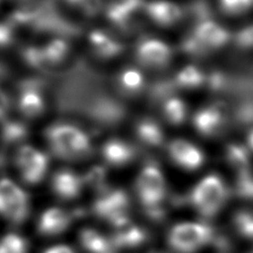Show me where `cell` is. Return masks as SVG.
<instances>
[{"label": "cell", "mask_w": 253, "mask_h": 253, "mask_svg": "<svg viewBox=\"0 0 253 253\" xmlns=\"http://www.w3.org/2000/svg\"><path fill=\"white\" fill-rule=\"evenodd\" d=\"M46 136L55 155L65 160L82 159L91 152V143L84 130L68 124H57L47 129Z\"/></svg>", "instance_id": "6da1fadb"}, {"label": "cell", "mask_w": 253, "mask_h": 253, "mask_svg": "<svg viewBox=\"0 0 253 253\" xmlns=\"http://www.w3.org/2000/svg\"><path fill=\"white\" fill-rule=\"evenodd\" d=\"M136 193L139 202L152 216H162L167 182L162 171L156 165L147 164L142 169L136 180Z\"/></svg>", "instance_id": "7a4b0ae2"}, {"label": "cell", "mask_w": 253, "mask_h": 253, "mask_svg": "<svg viewBox=\"0 0 253 253\" xmlns=\"http://www.w3.org/2000/svg\"><path fill=\"white\" fill-rule=\"evenodd\" d=\"M228 198L223 181L215 174L203 177L191 192V203L201 215L212 217L220 212Z\"/></svg>", "instance_id": "3957f363"}, {"label": "cell", "mask_w": 253, "mask_h": 253, "mask_svg": "<svg viewBox=\"0 0 253 253\" xmlns=\"http://www.w3.org/2000/svg\"><path fill=\"white\" fill-rule=\"evenodd\" d=\"M215 240L211 226L195 222H184L174 225L169 232V247L177 253H195Z\"/></svg>", "instance_id": "277c9868"}, {"label": "cell", "mask_w": 253, "mask_h": 253, "mask_svg": "<svg viewBox=\"0 0 253 253\" xmlns=\"http://www.w3.org/2000/svg\"><path fill=\"white\" fill-rule=\"evenodd\" d=\"M29 198L21 187L10 178L0 180V216L19 224L29 214Z\"/></svg>", "instance_id": "5b68a950"}, {"label": "cell", "mask_w": 253, "mask_h": 253, "mask_svg": "<svg viewBox=\"0 0 253 253\" xmlns=\"http://www.w3.org/2000/svg\"><path fill=\"white\" fill-rule=\"evenodd\" d=\"M128 209V196L122 190L105 191L94 203L96 214L111 222L116 228L129 223Z\"/></svg>", "instance_id": "8992f818"}, {"label": "cell", "mask_w": 253, "mask_h": 253, "mask_svg": "<svg viewBox=\"0 0 253 253\" xmlns=\"http://www.w3.org/2000/svg\"><path fill=\"white\" fill-rule=\"evenodd\" d=\"M16 162L21 176L28 184L41 183L47 173V155L32 146H21L17 152Z\"/></svg>", "instance_id": "52a82bcc"}, {"label": "cell", "mask_w": 253, "mask_h": 253, "mask_svg": "<svg viewBox=\"0 0 253 253\" xmlns=\"http://www.w3.org/2000/svg\"><path fill=\"white\" fill-rule=\"evenodd\" d=\"M138 62L146 67L162 68L171 62L172 50L167 43L159 39H146L137 46Z\"/></svg>", "instance_id": "ba28073f"}, {"label": "cell", "mask_w": 253, "mask_h": 253, "mask_svg": "<svg viewBox=\"0 0 253 253\" xmlns=\"http://www.w3.org/2000/svg\"><path fill=\"white\" fill-rule=\"evenodd\" d=\"M169 154L174 163L189 171L199 169L204 162V155L200 148L185 139H174L169 146Z\"/></svg>", "instance_id": "9c48e42d"}, {"label": "cell", "mask_w": 253, "mask_h": 253, "mask_svg": "<svg viewBox=\"0 0 253 253\" xmlns=\"http://www.w3.org/2000/svg\"><path fill=\"white\" fill-rule=\"evenodd\" d=\"M42 86V82L35 80L21 83L19 108L27 117H36L43 111L45 104L41 93Z\"/></svg>", "instance_id": "30bf717a"}, {"label": "cell", "mask_w": 253, "mask_h": 253, "mask_svg": "<svg viewBox=\"0 0 253 253\" xmlns=\"http://www.w3.org/2000/svg\"><path fill=\"white\" fill-rule=\"evenodd\" d=\"M51 187L56 195L64 200H73L82 193L84 178L69 169H62L55 174Z\"/></svg>", "instance_id": "8fae6325"}, {"label": "cell", "mask_w": 253, "mask_h": 253, "mask_svg": "<svg viewBox=\"0 0 253 253\" xmlns=\"http://www.w3.org/2000/svg\"><path fill=\"white\" fill-rule=\"evenodd\" d=\"M196 38L209 48H220L230 41V33L214 20L200 21L194 28Z\"/></svg>", "instance_id": "7c38bea8"}, {"label": "cell", "mask_w": 253, "mask_h": 253, "mask_svg": "<svg viewBox=\"0 0 253 253\" xmlns=\"http://www.w3.org/2000/svg\"><path fill=\"white\" fill-rule=\"evenodd\" d=\"M144 10L156 24L161 26H172L183 17L182 8L167 0H155L145 3Z\"/></svg>", "instance_id": "4fadbf2b"}, {"label": "cell", "mask_w": 253, "mask_h": 253, "mask_svg": "<svg viewBox=\"0 0 253 253\" xmlns=\"http://www.w3.org/2000/svg\"><path fill=\"white\" fill-rule=\"evenodd\" d=\"M71 224L72 216L68 212L51 208L42 213L38 221V230L43 235H57L66 231Z\"/></svg>", "instance_id": "5bb4252c"}, {"label": "cell", "mask_w": 253, "mask_h": 253, "mask_svg": "<svg viewBox=\"0 0 253 253\" xmlns=\"http://www.w3.org/2000/svg\"><path fill=\"white\" fill-rule=\"evenodd\" d=\"M195 129L204 136H213L220 133L225 125L224 116L216 107L209 106L200 110L194 115Z\"/></svg>", "instance_id": "9a60e30c"}, {"label": "cell", "mask_w": 253, "mask_h": 253, "mask_svg": "<svg viewBox=\"0 0 253 253\" xmlns=\"http://www.w3.org/2000/svg\"><path fill=\"white\" fill-rule=\"evenodd\" d=\"M102 154L106 162L113 167H123L134 160L135 148L121 139H111L103 145Z\"/></svg>", "instance_id": "2e32d148"}, {"label": "cell", "mask_w": 253, "mask_h": 253, "mask_svg": "<svg viewBox=\"0 0 253 253\" xmlns=\"http://www.w3.org/2000/svg\"><path fill=\"white\" fill-rule=\"evenodd\" d=\"M88 39L95 53L103 58H112L124 50V46L121 42H116L110 35L100 30L91 32Z\"/></svg>", "instance_id": "e0dca14e"}, {"label": "cell", "mask_w": 253, "mask_h": 253, "mask_svg": "<svg viewBox=\"0 0 253 253\" xmlns=\"http://www.w3.org/2000/svg\"><path fill=\"white\" fill-rule=\"evenodd\" d=\"M81 243L89 253H113L114 244L98 231L86 229L81 233Z\"/></svg>", "instance_id": "ac0fdd59"}, {"label": "cell", "mask_w": 253, "mask_h": 253, "mask_svg": "<svg viewBox=\"0 0 253 253\" xmlns=\"http://www.w3.org/2000/svg\"><path fill=\"white\" fill-rule=\"evenodd\" d=\"M136 134L141 141L148 146L158 147L164 142V133L161 126L153 120L145 119L136 125Z\"/></svg>", "instance_id": "d6986e66"}, {"label": "cell", "mask_w": 253, "mask_h": 253, "mask_svg": "<svg viewBox=\"0 0 253 253\" xmlns=\"http://www.w3.org/2000/svg\"><path fill=\"white\" fill-rule=\"evenodd\" d=\"M115 233L113 239V244L117 247H137L146 240V233L138 226L127 223Z\"/></svg>", "instance_id": "ffe728a7"}, {"label": "cell", "mask_w": 253, "mask_h": 253, "mask_svg": "<svg viewBox=\"0 0 253 253\" xmlns=\"http://www.w3.org/2000/svg\"><path fill=\"white\" fill-rule=\"evenodd\" d=\"M225 156L226 161L238 174L252 171L250 152L247 147L240 144H230L225 150Z\"/></svg>", "instance_id": "44dd1931"}, {"label": "cell", "mask_w": 253, "mask_h": 253, "mask_svg": "<svg viewBox=\"0 0 253 253\" xmlns=\"http://www.w3.org/2000/svg\"><path fill=\"white\" fill-rule=\"evenodd\" d=\"M106 15L107 18L116 27L124 30V32H129V30L134 29L135 26H136V19H135L136 16H134L129 11L126 10L119 0L117 1H113L107 6Z\"/></svg>", "instance_id": "7402d4cb"}, {"label": "cell", "mask_w": 253, "mask_h": 253, "mask_svg": "<svg viewBox=\"0 0 253 253\" xmlns=\"http://www.w3.org/2000/svg\"><path fill=\"white\" fill-rule=\"evenodd\" d=\"M120 88L127 95H136L144 88V76L136 68H125L119 76Z\"/></svg>", "instance_id": "603a6c76"}, {"label": "cell", "mask_w": 253, "mask_h": 253, "mask_svg": "<svg viewBox=\"0 0 253 253\" xmlns=\"http://www.w3.org/2000/svg\"><path fill=\"white\" fill-rule=\"evenodd\" d=\"M206 74L201 69L195 66H186L176 74L174 83L181 88L192 89L202 86L206 83Z\"/></svg>", "instance_id": "cb8c5ba5"}, {"label": "cell", "mask_w": 253, "mask_h": 253, "mask_svg": "<svg viewBox=\"0 0 253 253\" xmlns=\"http://www.w3.org/2000/svg\"><path fill=\"white\" fill-rule=\"evenodd\" d=\"M163 113L169 123L181 125L185 121L186 106L182 99L172 96L164 102Z\"/></svg>", "instance_id": "d4e9b609"}, {"label": "cell", "mask_w": 253, "mask_h": 253, "mask_svg": "<svg viewBox=\"0 0 253 253\" xmlns=\"http://www.w3.org/2000/svg\"><path fill=\"white\" fill-rule=\"evenodd\" d=\"M28 127L26 124L17 121L6 122L1 128V138L7 144H16L23 142L28 136Z\"/></svg>", "instance_id": "484cf974"}, {"label": "cell", "mask_w": 253, "mask_h": 253, "mask_svg": "<svg viewBox=\"0 0 253 253\" xmlns=\"http://www.w3.org/2000/svg\"><path fill=\"white\" fill-rule=\"evenodd\" d=\"M42 49L49 66H54V65L62 63L66 58L69 47L68 43L63 39H55V41L50 42L47 46L43 47Z\"/></svg>", "instance_id": "4316f807"}, {"label": "cell", "mask_w": 253, "mask_h": 253, "mask_svg": "<svg viewBox=\"0 0 253 253\" xmlns=\"http://www.w3.org/2000/svg\"><path fill=\"white\" fill-rule=\"evenodd\" d=\"M0 253H27V243L18 234H6L0 239Z\"/></svg>", "instance_id": "83f0119b"}, {"label": "cell", "mask_w": 253, "mask_h": 253, "mask_svg": "<svg viewBox=\"0 0 253 253\" xmlns=\"http://www.w3.org/2000/svg\"><path fill=\"white\" fill-rule=\"evenodd\" d=\"M21 55H23L25 62L34 68L45 69L47 67H50L47 62L45 54H43L42 48L34 46L26 47L23 49Z\"/></svg>", "instance_id": "f1b7e54d"}, {"label": "cell", "mask_w": 253, "mask_h": 253, "mask_svg": "<svg viewBox=\"0 0 253 253\" xmlns=\"http://www.w3.org/2000/svg\"><path fill=\"white\" fill-rule=\"evenodd\" d=\"M234 226L244 238L253 239V212L240 211L234 216Z\"/></svg>", "instance_id": "f546056e"}, {"label": "cell", "mask_w": 253, "mask_h": 253, "mask_svg": "<svg viewBox=\"0 0 253 253\" xmlns=\"http://www.w3.org/2000/svg\"><path fill=\"white\" fill-rule=\"evenodd\" d=\"M235 192L242 199L253 200V173L249 171L238 174Z\"/></svg>", "instance_id": "4dcf8cb0"}, {"label": "cell", "mask_w": 253, "mask_h": 253, "mask_svg": "<svg viewBox=\"0 0 253 253\" xmlns=\"http://www.w3.org/2000/svg\"><path fill=\"white\" fill-rule=\"evenodd\" d=\"M182 49L185 54L195 56V57L204 56L208 51V48L204 46L198 38H196V36L193 33L191 35H187V36L183 39Z\"/></svg>", "instance_id": "1f68e13d"}, {"label": "cell", "mask_w": 253, "mask_h": 253, "mask_svg": "<svg viewBox=\"0 0 253 253\" xmlns=\"http://www.w3.org/2000/svg\"><path fill=\"white\" fill-rule=\"evenodd\" d=\"M175 86V83L168 80L156 82L151 89V98L154 102H160L161 99L167 100L169 97H172V91Z\"/></svg>", "instance_id": "d6a6232c"}, {"label": "cell", "mask_w": 253, "mask_h": 253, "mask_svg": "<svg viewBox=\"0 0 253 253\" xmlns=\"http://www.w3.org/2000/svg\"><path fill=\"white\" fill-rule=\"evenodd\" d=\"M221 8L229 15L243 14L253 5V0H220Z\"/></svg>", "instance_id": "836d02e7"}, {"label": "cell", "mask_w": 253, "mask_h": 253, "mask_svg": "<svg viewBox=\"0 0 253 253\" xmlns=\"http://www.w3.org/2000/svg\"><path fill=\"white\" fill-rule=\"evenodd\" d=\"M190 10L194 18L198 19V23L211 19V7L206 0H198V1H194L191 5Z\"/></svg>", "instance_id": "e575fe53"}, {"label": "cell", "mask_w": 253, "mask_h": 253, "mask_svg": "<svg viewBox=\"0 0 253 253\" xmlns=\"http://www.w3.org/2000/svg\"><path fill=\"white\" fill-rule=\"evenodd\" d=\"M73 6L81 8L87 15L93 16L98 14L102 9L103 3L102 0H74Z\"/></svg>", "instance_id": "d590c367"}, {"label": "cell", "mask_w": 253, "mask_h": 253, "mask_svg": "<svg viewBox=\"0 0 253 253\" xmlns=\"http://www.w3.org/2000/svg\"><path fill=\"white\" fill-rule=\"evenodd\" d=\"M15 41L14 25L9 23H0V47H7Z\"/></svg>", "instance_id": "8d00e7d4"}, {"label": "cell", "mask_w": 253, "mask_h": 253, "mask_svg": "<svg viewBox=\"0 0 253 253\" xmlns=\"http://www.w3.org/2000/svg\"><path fill=\"white\" fill-rule=\"evenodd\" d=\"M235 42L241 48H253V25L240 30L235 37Z\"/></svg>", "instance_id": "74e56055"}, {"label": "cell", "mask_w": 253, "mask_h": 253, "mask_svg": "<svg viewBox=\"0 0 253 253\" xmlns=\"http://www.w3.org/2000/svg\"><path fill=\"white\" fill-rule=\"evenodd\" d=\"M208 80L213 90H225L228 87V78L222 73H212Z\"/></svg>", "instance_id": "f35d334b"}, {"label": "cell", "mask_w": 253, "mask_h": 253, "mask_svg": "<svg viewBox=\"0 0 253 253\" xmlns=\"http://www.w3.org/2000/svg\"><path fill=\"white\" fill-rule=\"evenodd\" d=\"M237 117L243 124H253V104L247 103L240 106L237 112Z\"/></svg>", "instance_id": "ab89813d"}, {"label": "cell", "mask_w": 253, "mask_h": 253, "mask_svg": "<svg viewBox=\"0 0 253 253\" xmlns=\"http://www.w3.org/2000/svg\"><path fill=\"white\" fill-rule=\"evenodd\" d=\"M43 253H75V251L71 247L65 246V244H58V246L48 248Z\"/></svg>", "instance_id": "60d3db41"}, {"label": "cell", "mask_w": 253, "mask_h": 253, "mask_svg": "<svg viewBox=\"0 0 253 253\" xmlns=\"http://www.w3.org/2000/svg\"><path fill=\"white\" fill-rule=\"evenodd\" d=\"M8 107H9V103H8L7 96L0 89V117H2L6 114Z\"/></svg>", "instance_id": "b9f144b4"}, {"label": "cell", "mask_w": 253, "mask_h": 253, "mask_svg": "<svg viewBox=\"0 0 253 253\" xmlns=\"http://www.w3.org/2000/svg\"><path fill=\"white\" fill-rule=\"evenodd\" d=\"M247 142H248L249 150H250V151H253V128H252V129H250V132H249V134H248Z\"/></svg>", "instance_id": "7bdbcfd3"}, {"label": "cell", "mask_w": 253, "mask_h": 253, "mask_svg": "<svg viewBox=\"0 0 253 253\" xmlns=\"http://www.w3.org/2000/svg\"><path fill=\"white\" fill-rule=\"evenodd\" d=\"M6 74H7V68L3 66L2 64H0V80H2V78L6 76Z\"/></svg>", "instance_id": "ee69618b"}, {"label": "cell", "mask_w": 253, "mask_h": 253, "mask_svg": "<svg viewBox=\"0 0 253 253\" xmlns=\"http://www.w3.org/2000/svg\"><path fill=\"white\" fill-rule=\"evenodd\" d=\"M252 253H253V252H252Z\"/></svg>", "instance_id": "f6af8a7d"}]
</instances>
